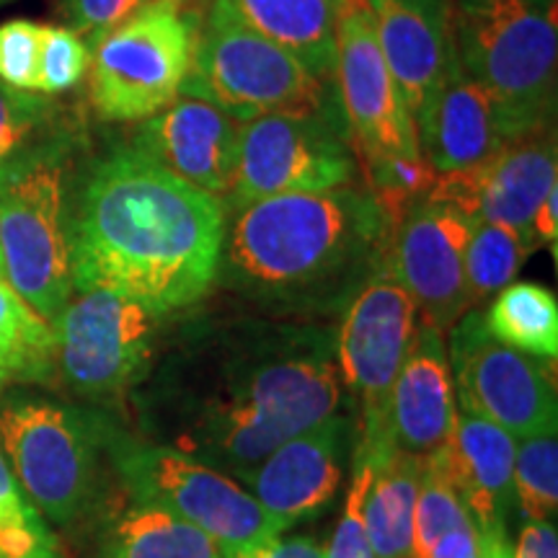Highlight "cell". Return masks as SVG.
Wrapping results in <instances>:
<instances>
[{"mask_svg": "<svg viewBox=\"0 0 558 558\" xmlns=\"http://www.w3.org/2000/svg\"><path fill=\"white\" fill-rule=\"evenodd\" d=\"M349 422L333 414L288 439L251 476L254 497L284 530L313 518L337 497Z\"/></svg>", "mask_w": 558, "mask_h": 558, "instance_id": "18", "label": "cell"}, {"mask_svg": "<svg viewBox=\"0 0 558 558\" xmlns=\"http://www.w3.org/2000/svg\"><path fill=\"white\" fill-rule=\"evenodd\" d=\"M416 305L399 282L390 256L349 300L337 339L341 380L362 403L360 442L388 439V399L416 333Z\"/></svg>", "mask_w": 558, "mask_h": 558, "instance_id": "12", "label": "cell"}, {"mask_svg": "<svg viewBox=\"0 0 558 558\" xmlns=\"http://www.w3.org/2000/svg\"><path fill=\"white\" fill-rule=\"evenodd\" d=\"M533 235H535V243L548 246L556 259L558 256V186H554V190L548 192V197L543 199L538 213H535Z\"/></svg>", "mask_w": 558, "mask_h": 558, "instance_id": "41", "label": "cell"}, {"mask_svg": "<svg viewBox=\"0 0 558 558\" xmlns=\"http://www.w3.org/2000/svg\"><path fill=\"white\" fill-rule=\"evenodd\" d=\"M58 373L54 326L0 279V390L50 383Z\"/></svg>", "mask_w": 558, "mask_h": 558, "instance_id": "26", "label": "cell"}, {"mask_svg": "<svg viewBox=\"0 0 558 558\" xmlns=\"http://www.w3.org/2000/svg\"><path fill=\"white\" fill-rule=\"evenodd\" d=\"M239 130L241 122L213 101L184 94L140 122L132 145L186 184L228 199L239 166Z\"/></svg>", "mask_w": 558, "mask_h": 558, "instance_id": "17", "label": "cell"}, {"mask_svg": "<svg viewBox=\"0 0 558 558\" xmlns=\"http://www.w3.org/2000/svg\"><path fill=\"white\" fill-rule=\"evenodd\" d=\"M448 360L458 409L499 424L514 439L556 424L548 362L499 344L481 311H465L452 324Z\"/></svg>", "mask_w": 558, "mask_h": 558, "instance_id": "13", "label": "cell"}, {"mask_svg": "<svg viewBox=\"0 0 558 558\" xmlns=\"http://www.w3.org/2000/svg\"><path fill=\"white\" fill-rule=\"evenodd\" d=\"M533 248V243L501 222H473L469 248H465V288H469L471 308L512 284Z\"/></svg>", "mask_w": 558, "mask_h": 558, "instance_id": "29", "label": "cell"}, {"mask_svg": "<svg viewBox=\"0 0 558 558\" xmlns=\"http://www.w3.org/2000/svg\"><path fill=\"white\" fill-rule=\"evenodd\" d=\"M473 525L469 507L463 505L456 486L439 471L432 458L422 460V478H418L416 507H414V543L411 558H424L432 546L458 527Z\"/></svg>", "mask_w": 558, "mask_h": 558, "instance_id": "32", "label": "cell"}, {"mask_svg": "<svg viewBox=\"0 0 558 558\" xmlns=\"http://www.w3.org/2000/svg\"><path fill=\"white\" fill-rule=\"evenodd\" d=\"M481 558H512L507 535H481Z\"/></svg>", "mask_w": 558, "mask_h": 558, "instance_id": "42", "label": "cell"}, {"mask_svg": "<svg viewBox=\"0 0 558 558\" xmlns=\"http://www.w3.org/2000/svg\"><path fill=\"white\" fill-rule=\"evenodd\" d=\"M390 75L416 120L427 107L452 58L450 0H367Z\"/></svg>", "mask_w": 558, "mask_h": 558, "instance_id": "20", "label": "cell"}, {"mask_svg": "<svg viewBox=\"0 0 558 558\" xmlns=\"http://www.w3.org/2000/svg\"><path fill=\"white\" fill-rule=\"evenodd\" d=\"M148 3H150V0H148ZM171 3H181V5H186V3H190V0H171Z\"/></svg>", "mask_w": 558, "mask_h": 558, "instance_id": "44", "label": "cell"}, {"mask_svg": "<svg viewBox=\"0 0 558 558\" xmlns=\"http://www.w3.org/2000/svg\"><path fill=\"white\" fill-rule=\"evenodd\" d=\"M369 476H373V460L367 450L357 445L352 458V484H349L344 499V512H341V520L326 546V558H375L367 543L365 525H362V499H365Z\"/></svg>", "mask_w": 558, "mask_h": 558, "instance_id": "35", "label": "cell"}, {"mask_svg": "<svg viewBox=\"0 0 558 558\" xmlns=\"http://www.w3.org/2000/svg\"><path fill=\"white\" fill-rule=\"evenodd\" d=\"M458 422L445 333L418 324L388 399V439L401 452L429 458L452 437Z\"/></svg>", "mask_w": 558, "mask_h": 558, "instance_id": "19", "label": "cell"}, {"mask_svg": "<svg viewBox=\"0 0 558 558\" xmlns=\"http://www.w3.org/2000/svg\"><path fill=\"white\" fill-rule=\"evenodd\" d=\"M160 313L122 292L73 290L54 320L58 373L75 393L114 401L148 373Z\"/></svg>", "mask_w": 558, "mask_h": 558, "instance_id": "11", "label": "cell"}, {"mask_svg": "<svg viewBox=\"0 0 558 558\" xmlns=\"http://www.w3.org/2000/svg\"><path fill=\"white\" fill-rule=\"evenodd\" d=\"M357 160L362 177L367 181L365 190L383 207L393 228L414 202L427 197L437 179L422 153L418 156H375Z\"/></svg>", "mask_w": 558, "mask_h": 558, "instance_id": "33", "label": "cell"}, {"mask_svg": "<svg viewBox=\"0 0 558 558\" xmlns=\"http://www.w3.org/2000/svg\"><path fill=\"white\" fill-rule=\"evenodd\" d=\"M222 243L226 202L117 148L90 166L70 215L73 290H114L166 316L207 295Z\"/></svg>", "mask_w": 558, "mask_h": 558, "instance_id": "1", "label": "cell"}, {"mask_svg": "<svg viewBox=\"0 0 558 558\" xmlns=\"http://www.w3.org/2000/svg\"><path fill=\"white\" fill-rule=\"evenodd\" d=\"M414 124L418 150L437 177L476 169L507 143L494 101L465 73L458 54Z\"/></svg>", "mask_w": 558, "mask_h": 558, "instance_id": "22", "label": "cell"}, {"mask_svg": "<svg viewBox=\"0 0 558 558\" xmlns=\"http://www.w3.org/2000/svg\"><path fill=\"white\" fill-rule=\"evenodd\" d=\"M554 186H558L556 130L543 128L509 140L476 169L437 177L429 197L463 209L473 220L501 222L538 246L533 220Z\"/></svg>", "mask_w": 558, "mask_h": 558, "instance_id": "16", "label": "cell"}, {"mask_svg": "<svg viewBox=\"0 0 558 558\" xmlns=\"http://www.w3.org/2000/svg\"><path fill=\"white\" fill-rule=\"evenodd\" d=\"M424 558H481V535L476 525L458 527L442 535Z\"/></svg>", "mask_w": 558, "mask_h": 558, "instance_id": "40", "label": "cell"}, {"mask_svg": "<svg viewBox=\"0 0 558 558\" xmlns=\"http://www.w3.org/2000/svg\"><path fill=\"white\" fill-rule=\"evenodd\" d=\"M90 65V50L68 26H45L37 65V94L54 96L75 88Z\"/></svg>", "mask_w": 558, "mask_h": 558, "instance_id": "34", "label": "cell"}, {"mask_svg": "<svg viewBox=\"0 0 558 558\" xmlns=\"http://www.w3.org/2000/svg\"><path fill=\"white\" fill-rule=\"evenodd\" d=\"M362 448L373 460V476L362 499V525L369 548L375 558H411L422 458L407 456L393 442Z\"/></svg>", "mask_w": 558, "mask_h": 558, "instance_id": "24", "label": "cell"}, {"mask_svg": "<svg viewBox=\"0 0 558 558\" xmlns=\"http://www.w3.org/2000/svg\"><path fill=\"white\" fill-rule=\"evenodd\" d=\"M181 94L213 101L239 122L264 114H311L329 101L326 81L215 5L199 29Z\"/></svg>", "mask_w": 558, "mask_h": 558, "instance_id": "8", "label": "cell"}, {"mask_svg": "<svg viewBox=\"0 0 558 558\" xmlns=\"http://www.w3.org/2000/svg\"><path fill=\"white\" fill-rule=\"evenodd\" d=\"M514 501L530 522H554L558 507L556 424L514 445Z\"/></svg>", "mask_w": 558, "mask_h": 558, "instance_id": "30", "label": "cell"}, {"mask_svg": "<svg viewBox=\"0 0 558 558\" xmlns=\"http://www.w3.org/2000/svg\"><path fill=\"white\" fill-rule=\"evenodd\" d=\"M199 19L181 3L150 0L90 54V101L109 122H143L177 101L192 73Z\"/></svg>", "mask_w": 558, "mask_h": 558, "instance_id": "6", "label": "cell"}, {"mask_svg": "<svg viewBox=\"0 0 558 558\" xmlns=\"http://www.w3.org/2000/svg\"><path fill=\"white\" fill-rule=\"evenodd\" d=\"M96 429L81 411L47 399L0 407V456L39 514L73 525L90 507L99 481Z\"/></svg>", "mask_w": 558, "mask_h": 558, "instance_id": "9", "label": "cell"}, {"mask_svg": "<svg viewBox=\"0 0 558 558\" xmlns=\"http://www.w3.org/2000/svg\"><path fill=\"white\" fill-rule=\"evenodd\" d=\"M333 78L357 158L422 153L414 117L383 58L367 0L339 3Z\"/></svg>", "mask_w": 558, "mask_h": 558, "instance_id": "14", "label": "cell"}, {"mask_svg": "<svg viewBox=\"0 0 558 558\" xmlns=\"http://www.w3.org/2000/svg\"><path fill=\"white\" fill-rule=\"evenodd\" d=\"M45 24L13 19L0 24V81L21 90H37V65Z\"/></svg>", "mask_w": 558, "mask_h": 558, "instance_id": "36", "label": "cell"}, {"mask_svg": "<svg viewBox=\"0 0 558 558\" xmlns=\"http://www.w3.org/2000/svg\"><path fill=\"white\" fill-rule=\"evenodd\" d=\"M226 558H326V546L313 538H271L243 548H226Z\"/></svg>", "mask_w": 558, "mask_h": 558, "instance_id": "38", "label": "cell"}, {"mask_svg": "<svg viewBox=\"0 0 558 558\" xmlns=\"http://www.w3.org/2000/svg\"><path fill=\"white\" fill-rule=\"evenodd\" d=\"M473 222L463 209L427 194L401 215L390 239V267L414 300L416 316L442 333L471 311L465 248Z\"/></svg>", "mask_w": 558, "mask_h": 558, "instance_id": "15", "label": "cell"}, {"mask_svg": "<svg viewBox=\"0 0 558 558\" xmlns=\"http://www.w3.org/2000/svg\"><path fill=\"white\" fill-rule=\"evenodd\" d=\"M0 279H5V275H3V256H0Z\"/></svg>", "mask_w": 558, "mask_h": 558, "instance_id": "43", "label": "cell"}, {"mask_svg": "<svg viewBox=\"0 0 558 558\" xmlns=\"http://www.w3.org/2000/svg\"><path fill=\"white\" fill-rule=\"evenodd\" d=\"M535 3H556V0H535Z\"/></svg>", "mask_w": 558, "mask_h": 558, "instance_id": "45", "label": "cell"}, {"mask_svg": "<svg viewBox=\"0 0 558 558\" xmlns=\"http://www.w3.org/2000/svg\"><path fill=\"white\" fill-rule=\"evenodd\" d=\"M452 41L465 73L486 90L509 140L554 128L558 90L556 3L458 0Z\"/></svg>", "mask_w": 558, "mask_h": 558, "instance_id": "4", "label": "cell"}, {"mask_svg": "<svg viewBox=\"0 0 558 558\" xmlns=\"http://www.w3.org/2000/svg\"><path fill=\"white\" fill-rule=\"evenodd\" d=\"M109 452L132 499L169 509L222 548L254 546L284 533L239 481L190 452L114 432H109Z\"/></svg>", "mask_w": 558, "mask_h": 558, "instance_id": "7", "label": "cell"}, {"mask_svg": "<svg viewBox=\"0 0 558 558\" xmlns=\"http://www.w3.org/2000/svg\"><path fill=\"white\" fill-rule=\"evenodd\" d=\"M514 439L499 424L458 409L452 437L432 460L469 507L478 535H507L514 505Z\"/></svg>", "mask_w": 558, "mask_h": 558, "instance_id": "21", "label": "cell"}, {"mask_svg": "<svg viewBox=\"0 0 558 558\" xmlns=\"http://www.w3.org/2000/svg\"><path fill=\"white\" fill-rule=\"evenodd\" d=\"M326 107L311 114H264L241 122L239 166L228 205L246 207L279 194L352 186L357 156L349 132Z\"/></svg>", "mask_w": 558, "mask_h": 558, "instance_id": "10", "label": "cell"}, {"mask_svg": "<svg viewBox=\"0 0 558 558\" xmlns=\"http://www.w3.org/2000/svg\"><path fill=\"white\" fill-rule=\"evenodd\" d=\"M512 558H558V535L554 522H525Z\"/></svg>", "mask_w": 558, "mask_h": 558, "instance_id": "39", "label": "cell"}, {"mask_svg": "<svg viewBox=\"0 0 558 558\" xmlns=\"http://www.w3.org/2000/svg\"><path fill=\"white\" fill-rule=\"evenodd\" d=\"M341 0H215V9L290 52L320 81L333 78Z\"/></svg>", "mask_w": 558, "mask_h": 558, "instance_id": "23", "label": "cell"}, {"mask_svg": "<svg viewBox=\"0 0 558 558\" xmlns=\"http://www.w3.org/2000/svg\"><path fill=\"white\" fill-rule=\"evenodd\" d=\"M78 135L0 169V256L5 282L54 324L73 295L68 179Z\"/></svg>", "mask_w": 558, "mask_h": 558, "instance_id": "5", "label": "cell"}, {"mask_svg": "<svg viewBox=\"0 0 558 558\" xmlns=\"http://www.w3.org/2000/svg\"><path fill=\"white\" fill-rule=\"evenodd\" d=\"M148 5V0H60L62 19L94 50L99 41L124 21Z\"/></svg>", "mask_w": 558, "mask_h": 558, "instance_id": "37", "label": "cell"}, {"mask_svg": "<svg viewBox=\"0 0 558 558\" xmlns=\"http://www.w3.org/2000/svg\"><path fill=\"white\" fill-rule=\"evenodd\" d=\"M0 3H11V0H0Z\"/></svg>", "mask_w": 558, "mask_h": 558, "instance_id": "46", "label": "cell"}, {"mask_svg": "<svg viewBox=\"0 0 558 558\" xmlns=\"http://www.w3.org/2000/svg\"><path fill=\"white\" fill-rule=\"evenodd\" d=\"M393 222L367 190L279 194L239 207L220 267L235 290L279 305L352 300L388 259Z\"/></svg>", "mask_w": 558, "mask_h": 558, "instance_id": "2", "label": "cell"}, {"mask_svg": "<svg viewBox=\"0 0 558 558\" xmlns=\"http://www.w3.org/2000/svg\"><path fill=\"white\" fill-rule=\"evenodd\" d=\"M0 558H62L52 530L0 456Z\"/></svg>", "mask_w": 558, "mask_h": 558, "instance_id": "31", "label": "cell"}, {"mask_svg": "<svg viewBox=\"0 0 558 558\" xmlns=\"http://www.w3.org/2000/svg\"><path fill=\"white\" fill-rule=\"evenodd\" d=\"M499 344L546 362L558 357V300L535 282H512L497 292L484 316Z\"/></svg>", "mask_w": 558, "mask_h": 558, "instance_id": "27", "label": "cell"}, {"mask_svg": "<svg viewBox=\"0 0 558 558\" xmlns=\"http://www.w3.org/2000/svg\"><path fill=\"white\" fill-rule=\"evenodd\" d=\"M101 558H226L205 530L156 505L124 507L101 533Z\"/></svg>", "mask_w": 558, "mask_h": 558, "instance_id": "25", "label": "cell"}, {"mask_svg": "<svg viewBox=\"0 0 558 558\" xmlns=\"http://www.w3.org/2000/svg\"><path fill=\"white\" fill-rule=\"evenodd\" d=\"M73 132L75 124L50 96L0 81V169Z\"/></svg>", "mask_w": 558, "mask_h": 558, "instance_id": "28", "label": "cell"}, {"mask_svg": "<svg viewBox=\"0 0 558 558\" xmlns=\"http://www.w3.org/2000/svg\"><path fill=\"white\" fill-rule=\"evenodd\" d=\"M339 401V369L316 349L248 354L218 390L186 407L171 448L251 481L279 445L337 414Z\"/></svg>", "mask_w": 558, "mask_h": 558, "instance_id": "3", "label": "cell"}]
</instances>
